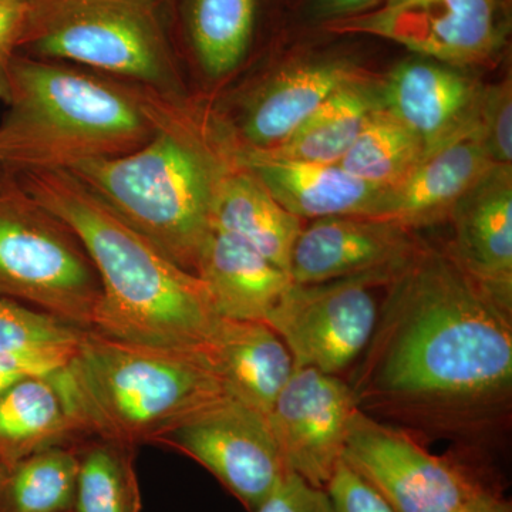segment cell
<instances>
[{
    "label": "cell",
    "mask_w": 512,
    "mask_h": 512,
    "mask_svg": "<svg viewBox=\"0 0 512 512\" xmlns=\"http://www.w3.org/2000/svg\"><path fill=\"white\" fill-rule=\"evenodd\" d=\"M369 346V387L399 403L494 402L512 382L511 308L448 254L416 249L390 279Z\"/></svg>",
    "instance_id": "cell-1"
},
{
    "label": "cell",
    "mask_w": 512,
    "mask_h": 512,
    "mask_svg": "<svg viewBox=\"0 0 512 512\" xmlns=\"http://www.w3.org/2000/svg\"><path fill=\"white\" fill-rule=\"evenodd\" d=\"M66 222L101 284L94 330L127 342L205 350L220 322L201 279L171 261L69 171L10 173Z\"/></svg>",
    "instance_id": "cell-2"
},
{
    "label": "cell",
    "mask_w": 512,
    "mask_h": 512,
    "mask_svg": "<svg viewBox=\"0 0 512 512\" xmlns=\"http://www.w3.org/2000/svg\"><path fill=\"white\" fill-rule=\"evenodd\" d=\"M156 130L126 156L74 165L76 175L171 261L195 274L211 231L217 175L235 143L214 136L185 94L144 86Z\"/></svg>",
    "instance_id": "cell-3"
},
{
    "label": "cell",
    "mask_w": 512,
    "mask_h": 512,
    "mask_svg": "<svg viewBox=\"0 0 512 512\" xmlns=\"http://www.w3.org/2000/svg\"><path fill=\"white\" fill-rule=\"evenodd\" d=\"M6 104L0 168L9 173L70 171L126 156L156 130L144 86L20 53L10 64Z\"/></svg>",
    "instance_id": "cell-4"
},
{
    "label": "cell",
    "mask_w": 512,
    "mask_h": 512,
    "mask_svg": "<svg viewBox=\"0 0 512 512\" xmlns=\"http://www.w3.org/2000/svg\"><path fill=\"white\" fill-rule=\"evenodd\" d=\"M62 380L84 436L137 448L228 399L205 350L163 348L83 330Z\"/></svg>",
    "instance_id": "cell-5"
},
{
    "label": "cell",
    "mask_w": 512,
    "mask_h": 512,
    "mask_svg": "<svg viewBox=\"0 0 512 512\" xmlns=\"http://www.w3.org/2000/svg\"><path fill=\"white\" fill-rule=\"evenodd\" d=\"M19 53L185 94L163 0H29Z\"/></svg>",
    "instance_id": "cell-6"
},
{
    "label": "cell",
    "mask_w": 512,
    "mask_h": 512,
    "mask_svg": "<svg viewBox=\"0 0 512 512\" xmlns=\"http://www.w3.org/2000/svg\"><path fill=\"white\" fill-rule=\"evenodd\" d=\"M0 298L82 330L94 328L101 301L99 275L76 232L6 170L0 174Z\"/></svg>",
    "instance_id": "cell-7"
},
{
    "label": "cell",
    "mask_w": 512,
    "mask_h": 512,
    "mask_svg": "<svg viewBox=\"0 0 512 512\" xmlns=\"http://www.w3.org/2000/svg\"><path fill=\"white\" fill-rule=\"evenodd\" d=\"M342 461L393 512H457L480 495L495 493L476 471L433 456L359 409L350 419Z\"/></svg>",
    "instance_id": "cell-8"
},
{
    "label": "cell",
    "mask_w": 512,
    "mask_h": 512,
    "mask_svg": "<svg viewBox=\"0 0 512 512\" xmlns=\"http://www.w3.org/2000/svg\"><path fill=\"white\" fill-rule=\"evenodd\" d=\"M507 0H383L323 30L389 40L450 66L493 59L507 39Z\"/></svg>",
    "instance_id": "cell-9"
},
{
    "label": "cell",
    "mask_w": 512,
    "mask_h": 512,
    "mask_svg": "<svg viewBox=\"0 0 512 512\" xmlns=\"http://www.w3.org/2000/svg\"><path fill=\"white\" fill-rule=\"evenodd\" d=\"M375 278H349L285 289L266 325L278 333L295 367L338 376L365 352L379 312L370 285Z\"/></svg>",
    "instance_id": "cell-10"
},
{
    "label": "cell",
    "mask_w": 512,
    "mask_h": 512,
    "mask_svg": "<svg viewBox=\"0 0 512 512\" xmlns=\"http://www.w3.org/2000/svg\"><path fill=\"white\" fill-rule=\"evenodd\" d=\"M156 446L173 448L207 468L249 512L291 473L268 416L231 397L168 431Z\"/></svg>",
    "instance_id": "cell-11"
},
{
    "label": "cell",
    "mask_w": 512,
    "mask_h": 512,
    "mask_svg": "<svg viewBox=\"0 0 512 512\" xmlns=\"http://www.w3.org/2000/svg\"><path fill=\"white\" fill-rule=\"evenodd\" d=\"M357 402L355 390L338 376L295 367L268 413L286 468L315 487H328Z\"/></svg>",
    "instance_id": "cell-12"
},
{
    "label": "cell",
    "mask_w": 512,
    "mask_h": 512,
    "mask_svg": "<svg viewBox=\"0 0 512 512\" xmlns=\"http://www.w3.org/2000/svg\"><path fill=\"white\" fill-rule=\"evenodd\" d=\"M407 231L376 218L315 220L296 239L288 274L299 285L363 276L387 284L417 249Z\"/></svg>",
    "instance_id": "cell-13"
},
{
    "label": "cell",
    "mask_w": 512,
    "mask_h": 512,
    "mask_svg": "<svg viewBox=\"0 0 512 512\" xmlns=\"http://www.w3.org/2000/svg\"><path fill=\"white\" fill-rule=\"evenodd\" d=\"M379 89L383 109L419 138L424 157L476 127L483 89L458 67L414 57L397 64Z\"/></svg>",
    "instance_id": "cell-14"
},
{
    "label": "cell",
    "mask_w": 512,
    "mask_h": 512,
    "mask_svg": "<svg viewBox=\"0 0 512 512\" xmlns=\"http://www.w3.org/2000/svg\"><path fill=\"white\" fill-rule=\"evenodd\" d=\"M448 255L474 282L511 308L512 171L493 165L454 205Z\"/></svg>",
    "instance_id": "cell-15"
},
{
    "label": "cell",
    "mask_w": 512,
    "mask_h": 512,
    "mask_svg": "<svg viewBox=\"0 0 512 512\" xmlns=\"http://www.w3.org/2000/svg\"><path fill=\"white\" fill-rule=\"evenodd\" d=\"M235 158L299 220L377 218L382 211L387 188L366 183L339 164L271 160L248 153L238 143Z\"/></svg>",
    "instance_id": "cell-16"
},
{
    "label": "cell",
    "mask_w": 512,
    "mask_h": 512,
    "mask_svg": "<svg viewBox=\"0 0 512 512\" xmlns=\"http://www.w3.org/2000/svg\"><path fill=\"white\" fill-rule=\"evenodd\" d=\"M476 127L466 136L429 154L402 183L387 190L376 220L420 228L450 218L458 200L491 167Z\"/></svg>",
    "instance_id": "cell-17"
},
{
    "label": "cell",
    "mask_w": 512,
    "mask_h": 512,
    "mask_svg": "<svg viewBox=\"0 0 512 512\" xmlns=\"http://www.w3.org/2000/svg\"><path fill=\"white\" fill-rule=\"evenodd\" d=\"M357 80L359 69L346 59L315 60L284 70L249 101L237 143L258 150L278 146L332 94Z\"/></svg>",
    "instance_id": "cell-18"
},
{
    "label": "cell",
    "mask_w": 512,
    "mask_h": 512,
    "mask_svg": "<svg viewBox=\"0 0 512 512\" xmlns=\"http://www.w3.org/2000/svg\"><path fill=\"white\" fill-rule=\"evenodd\" d=\"M195 275L210 295L220 318L265 322L292 284L284 269L241 239L211 227L198 255Z\"/></svg>",
    "instance_id": "cell-19"
},
{
    "label": "cell",
    "mask_w": 512,
    "mask_h": 512,
    "mask_svg": "<svg viewBox=\"0 0 512 512\" xmlns=\"http://www.w3.org/2000/svg\"><path fill=\"white\" fill-rule=\"evenodd\" d=\"M205 352L228 396L266 416L295 369L285 343L265 322L221 318Z\"/></svg>",
    "instance_id": "cell-20"
},
{
    "label": "cell",
    "mask_w": 512,
    "mask_h": 512,
    "mask_svg": "<svg viewBox=\"0 0 512 512\" xmlns=\"http://www.w3.org/2000/svg\"><path fill=\"white\" fill-rule=\"evenodd\" d=\"M211 227L241 239L288 272L302 222L286 211L248 168L238 163L234 147L215 180Z\"/></svg>",
    "instance_id": "cell-21"
},
{
    "label": "cell",
    "mask_w": 512,
    "mask_h": 512,
    "mask_svg": "<svg viewBox=\"0 0 512 512\" xmlns=\"http://www.w3.org/2000/svg\"><path fill=\"white\" fill-rule=\"evenodd\" d=\"M62 369L29 377L0 393V466L37 451L72 446L84 433L67 397Z\"/></svg>",
    "instance_id": "cell-22"
},
{
    "label": "cell",
    "mask_w": 512,
    "mask_h": 512,
    "mask_svg": "<svg viewBox=\"0 0 512 512\" xmlns=\"http://www.w3.org/2000/svg\"><path fill=\"white\" fill-rule=\"evenodd\" d=\"M185 45L211 77L237 70L258 40L265 0H171Z\"/></svg>",
    "instance_id": "cell-23"
},
{
    "label": "cell",
    "mask_w": 512,
    "mask_h": 512,
    "mask_svg": "<svg viewBox=\"0 0 512 512\" xmlns=\"http://www.w3.org/2000/svg\"><path fill=\"white\" fill-rule=\"evenodd\" d=\"M380 107L379 87L360 79L332 94L278 146L264 150L238 146L271 160L339 164L366 121Z\"/></svg>",
    "instance_id": "cell-24"
},
{
    "label": "cell",
    "mask_w": 512,
    "mask_h": 512,
    "mask_svg": "<svg viewBox=\"0 0 512 512\" xmlns=\"http://www.w3.org/2000/svg\"><path fill=\"white\" fill-rule=\"evenodd\" d=\"M77 456L72 512H141L136 448L86 436L73 443Z\"/></svg>",
    "instance_id": "cell-25"
},
{
    "label": "cell",
    "mask_w": 512,
    "mask_h": 512,
    "mask_svg": "<svg viewBox=\"0 0 512 512\" xmlns=\"http://www.w3.org/2000/svg\"><path fill=\"white\" fill-rule=\"evenodd\" d=\"M76 476L73 444L37 451L0 474V512H72Z\"/></svg>",
    "instance_id": "cell-26"
},
{
    "label": "cell",
    "mask_w": 512,
    "mask_h": 512,
    "mask_svg": "<svg viewBox=\"0 0 512 512\" xmlns=\"http://www.w3.org/2000/svg\"><path fill=\"white\" fill-rule=\"evenodd\" d=\"M423 158L419 138L380 107L366 121L339 165L356 178L389 190L402 183Z\"/></svg>",
    "instance_id": "cell-27"
},
{
    "label": "cell",
    "mask_w": 512,
    "mask_h": 512,
    "mask_svg": "<svg viewBox=\"0 0 512 512\" xmlns=\"http://www.w3.org/2000/svg\"><path fill=\"white\" fill-rule=\"evenodd\" d=\"M82 332L47 313L0 298V349L74 346Z\"/></svg>",
    "instance_id": "cell-28"
},
{
    "label": "cell",
    "mask_w": 512,
    "mask_h": 512,
    "mask_svg": "<svg viewBox=\"0 0 512 512\" xmlns=\"http://www.w3.org/2000/svg\"><path fill=\"white\" fill-rule=\"evenodd\" d=\"M477 136L488 158L497 165L512 163V90L510 80L481 92Z\"/></svg>",
    "instance_id": "cell-29"
},
{
    "label": "cell",
    "mask_w": 512,
    "mask_h": 512,
    "mask_svg": "<svg viewBox=\"0 0 512 512\" xmlns=\"http://www.w3.org/2000/svg\"><path fill=\"white\" fill-rule=\"evenodd\" d=\"M74 346L0 349V393L29 377L55 373L69 365Z\"/></svg>",
    "instance_id": "cell-30"
},
{
    "label": "cell",
    "mask_w": 512,
    "mask_h": 512,
    "mask_svg": "<svg viewBox=\"0 0 512 512\" xmlns=\"http://www.w3.org/2000/svg\"><path fill=\"white\" fill-rule=\"evenodd\" d=\"M254 512H335L326 488L289 473Z\"/></svg>",
    "instance_id": "cell-31"
},
{
    "label": "cell",
    "mask_w": 512,
    "mask_h": 512,
    "mask_svg": "<svg viewBox=\"0 0 512 512\" xmlns=\"http://www.w3.org/2000/svg\"><path fill=\"white\" fill-rule=\"evenodd\" d=\"M326 490L335 512H393L386 501L343 461Z\"/></svg>",
    "instance_id": "cell-32"
},
{
    "label": "cell",
    "mask_w": 512,
    "mask_h": 512,
    "mask_svg": "<svg viewBox=\"0 0 512 512\" xmlns=\"http://www.w3.org/2000/svg\"><path fill=\"white\" fill-rule=\"evenodd\" d=\"M29 0H0V100L8 101L10 64L28 18Z\"/></svg>",
    "instance_id": "cell-33"
},
{
    "label": "cell",
    "mask_w": 512,
    "mask_h": 512,
    "mask_svg": "<svg viewBox=\"0 0 512 512\" xmlns=\"http://www.w3.org/2000/svg\"><path fill=\"white\" fill-rule=\"evenodd\" d=\"M382 2L383 0H308L306 15L312 23H318L322 28L326 23L365 13Z\"/></svg>",
    "instance_id": "cell-34"
},
{
    "label": "cell",
    "mask_w": 512,
    "mask_h": 512,
    "mask_svg": "<svg viewBox=\"0 0 512 512\" xmlns=\"http://www.w3.org/2000/svg\"><path fill=\"white\" fill-rule=\"evenodd\" d=\"M457 512H512V510L511 504L495 491V493L480 495Z\"/></svg>",
    "instance_id": "cell-35"
},
{
    "label": "cell",
    "mask_w": 512,
    "mask_h": 512,
    "mask_svg": "<svg viewBox=\"0 0 512 512\" xmlns=\"http://www.w3.org/2000/svg\"><path fill=\"white\" fill-rule=\"evenodd\" d=\"M5 470L2 466H0V474H2V471Z\"/></svg>",
    "instance_id": "cell-36"
},
{
    "label": "cell",
    "mask_w": 512,
    "mask_h": 512,
    "mask_svg": "<svg viewBox=\"0 0 512 512\" xmlns=\"http://www.w3.org/2000/svg\"><path fill=\"white\" fill-rule=\"evenodd\" d=\"M163 2H165V3H170V2H171V0H163Z\"/></svg>",
    "instance_id": "cell-37"
}]
</instances>
